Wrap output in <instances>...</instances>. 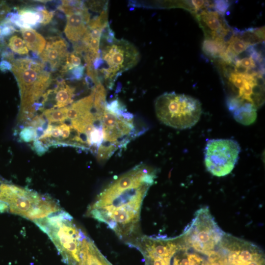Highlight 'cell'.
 Returning a JSON list of instances; mask_svg holds the SVG:
<instances>
[{"instance_id": "1", "label": "cell", "mask_w": 265, "mask_h": 265, "mask_svg": "<svg viewBox=\"0 0 265 265\" xmlns=\"http://www.w3.org/2000/svg\"><path fill=\"white\" fill-rule=\"evenodd\" d=\"M156 178V171L141 163L106 186L86 215L106 224L121 239H136L143 200Z\"/></svg>"}, {"instance_id": "2", "label": "cell", "mask_w": 265, "mask_h": 265, "mask_svg": "<svg viewBox=\"0 0 265 265\" xmlns=\"http://www.w3.org/2000/svg\"><path fill=\"white\" fill-rule=\"evenodd\" d=\"M61 210L49 197L4 182L0 185V212H9L34 222Z\"/></svg>"}, {"instance_id": "3", "label": "cell", "mask_w": 265, "mask_h": 265, "mask_svg": "<svg viewBox=\"0 0 265 265\" xmlns=\"http://www.w3.org/2000/svg\"><path fill=\"white\" fill-rule=\"evenodd\" d=\"M52 240L67 265H80L82 239L86 233L62 210L34 222Z\"/></svg>"}, {"instance_id": "4", "label": "cell", "mask_w": 265, "mask_h": 265, "mask_svg": "<svg viewBox=\"0 0 265 265\" xmlns=\"http://www.w3.org/2000/svg\"><path fill=\"white\" fill-rule=\"evenodd\" d=\"M155 109L162 123L179 130L194 126L202 113L198 100L174 92H165L159 96L155 101Z\"/></svg>"}, {"instance_id": "5", "label": "cell", "mask_w": 265, "mask_h": 265, "mask_svg": "<svg viewBox=\"0 0 265 265\" xmlns=\"http://www.w3.org/2000/svg\"><path fill=\"white\" fill-rule=\"evenodd\" d=\"M12 69L20 90V119L27 121L32 117L36 111L34 101L42 96L48 77L44 63L28 58L15 60Z\"/></svg>"}, {"instance_id": "6", "label": "cell", "mask_w": 265, "mask_h": 265, "mask_svg": "<svg viewBox=\"0 0 265 265\" xmlns=\"http://www.w3.org/2000/svg\"><path fill=\"white\" fill-rule=\"evenodd\" d=\"M225 233L204 207L195 212L181 237L183 246L208 256L216 250Z\"/></svg>"}, {"instance_id": "7", "label": "cell", "mask_w": 265, "mask_h": 265, "mask_svg": "<svg viewBox=\"0 0 265 265\" xmlns=\"http://www.w3.org/2000/svg\"><path fill=\"white\" fill-rule=\"evenodd\" d=\"M109 29L107 35H104L107 44L103 47L100 55L107 66L101 72L109 85L119 74L135 66L140 56L134 45L125 39H116Z\"/></svg>"}, {"instance_id": "8", "label": "cell", "mask_w": 265, "mask_h": 265, "mask_svg": "<svg viewBox=\"0 0 265 265\" xmlns=\"http://www.w3.org/2000/svg\"><path fill=\"white\" fill-rule=\"evenodd\" d=\"M240 147L231 139H213L208 141L204 150V161L207 170L216 177L230 174L237 163Z\"/></svg>"}, {"instance_id": "9", "label": "cell", "mask_w": 265, "mask_h": 265, "mask_svg": "<svg viewBox=\"0 0 265 265\" xmlns=\"http://www.w3.org/2000/svg\"><path fill=\"white\" fill-rule=\"evenodd\" d=\"M217 250L228 265H265L263 250L255 244L225 233Z\"/></svg>"}, {"instance_id": "10", "label": "cell", "mask_w": 265, "mask_h": 265, "mask_svg": "<svg viewBox=\"0 0 265 265\" xmlns=\"http://www.w3.org/2000/svg\"><path fill=\"white\" fill-rule=\"evenodd\" d=\"M142 253L145 265H171L172 259L182 247L181 236L175 238L143 237L132 243Z\"/></svg>"}, {"instance_id": "11", "label": "cell", "mask_w": 265, "mask_h": 265, "mask_svg": "<svg viewBox=\"0 0 265 265\" xmlns=\"http://www.w3.org/2000/svg\"><path fill=\"white\" fill-rule=\"evenodd\" d=\"M64 28L66 37L73 46L80 42L87 30V24L90 20L88 9L84 4L82 7L68 14Z\"/></svg>"}, {"instance_id": "12", "label": "cell", "mask_w": 265, "mask_h": 265, "mask_svg": "<svg viewBox=\"0 0 265 265\" xmlns=\"http://www.w3.org/2000/svg\"><path fill=\"white\" fill-rule=\"evenodd\" d=\"M197 18L204 30L206 38L220 39L227 43L226 37L231 31L221 15L216 11L204 10L197 15Z\"/></svg>"}, {"instance_id": "13", "label": "cell", "mask_w": 265, "mask_h": 265, "mask_svg": "<svg viewBox=\"0 0 265 265\" xmlns=\"http://www.w3.org/2000/svg\"><path fill=\"white\" fill-rule=\"evenodd\" d=\"M68 46L65 40L56 36L48 38L45 49L39 55L43 62L49 64L51 69H57L65 60L68 53Z\"/></svg>"}, {"instance_id": "14", "label": "cell", "mask_w": 265, "mask_h": 265, "mask_svg": "<svg viewBox=\"0 0 265 265\" xmlns=\"http://www.w3.org/2000/svg\"><path fill=\"white\" fill-rule=\"evenodd\" d=\"M203 255L183 246L174 256L172 265H206Z\"/></svg>"}, {"instance_id": "15", "label": "cell", "mask_w": 265, "mask_h": 265, "mask_svg": "<svg viewBox=\"0 0 265 265\" xmlns=\"http://www.w3.org/2000/svg\"><path fill=\"white\" fill-rule=\"evenodd\" d=\"M75 91V88L67 84L64 80H58L56 87L53 90L55 94L56 102L53 108H62L72 104Z\"/></svg>"}, {"instance_id": "16", "label": "cell", "mask_w": 265, "mask_h": 265, "mask_svg": "<svg viewBox=\"0 0 265 265\" xmlns=\"http://www.w3.org/2000/svg\"><path fill=\"white\" fill-rule=\"evenodd\" d=\"M21 32L27 48L40 55L46 45L44 37L32 28H21Z\"/></svg>"}, {"instance_id": "17", "label": "cell", "mask_w": 265, "mask_h": 265, "mask_svg": "<svg viewBox=\"0 0 265 265\" xmlns=\"http://www.w3.org/2000/svg\"><path fill=\"white\" fill-rule=\"evenodd\" d=\"M264 27L249 28L243 30H234V33L248 46H255L264 40Z\"/></svg>"}, {"instance_id": "18", "label": "cell", "mask_w": 265, "mask_h": 265, "mask_svg": "<svg viewBox=\"0 0 265 265\" xmlns=\"http://www.w3.org/2000/svg\"><path fill=\"white\" fill-rule=\"evenodd\" d=\"M227 46L228 44L223 41L205 38L202 44V51L209 57H221Z\"/></svg>"}, {"instance_id": "19", "label": "cell", "mask_w": 265, "mask_h": 265, "mask_svg": "<svg viewBox=\"0 0 265 265\" xmlns=\"http://www.w3.org/2000/svg\"><path fill=\"white\" fill-rule=\"evenodd\" d=\"M67 106L62 108H51L44 110L43 115L48 121L49 124L53 123H62L67 120Z\"/></svg>"}, {"instance_id": "20", "label": "cell", "mask_w": 265, "mask_h": 265, "mask_svg": "<svg viewBox=\"0 0 265 265\" xmlns=\"http://www.w3.org/2000/svg\"><path fill=\"white\" fill-rule=\"evenodd\" d=\"M21 20L31 27L39 23L40 17L38 10L36 8H25L19 11Z\"/></svg>"}, {"instance_id": "21", "label": "cell", "mask_w": 265, "mask_h": 265, "mask_svg": "<svg viewBox=\"0 0 265 265\" xmlns=\"http://www.w3.org/2000/svg\"><path fill=\"white\" fill-rule=\"evenodd\" d=\"M249 46L233 32L226 49L237 57L239 54L246 51Z\"/></svg>"}, {"instance_id": "22", "label": "cell", "mask_w": 265, "mask_h": 265, "mask_svg": "<svg viewBox=\"0 0 265 265\" xmlns=\"http://www.w3.org/2000/svg\"><path fill=\"white\" fill-rule=\"evenodd\" d=\"M8 45L12 51L19 54L25 55L28 53V50L25 41L16 35L10 38Z\"/></svg>"}, {"instance_id": "23", "label": "cell", "mask_w": 265, "mask_h": 265, "mask_svg": "<svg viewBox=\"0 0 265 265\" xmlns=\"http://www.w3.org/2000/svg\"><path fill=\"white\" fill-rule=\"evenodd\" d=\"M80 55L74 51L71 53H68L65 59V65L62 68V73H66L74 68L81 66Z\"/></svg>"}, {"instance_id": "24", "label": "cell", "mask_w": 265, "mask_h": 265, "mask_svg": "<svg viewBox=\"0 0 265 265\" xmlns=\"http://www.w3.org/2000/svg\"><path fill=\"white\" fill-rule=\"evenodd\" d=\"M20 137L25 142H30L36 139V131L35 128L28 126L23 128L20 133Z\"/></svg>"}, {"instance_id": "25", "label": "cell", "mask_w": 265, "mask_h": 265, "mask_svg": "<svg viewBox=\"0 0 265 265\" xmlns=\"http://www.w3.org/2000/svg\"><path fill=\"white\" fill-rule=\"evenodd\" d=\"M40 15L39 23L43 25L48 24L52 19L53 16V12L49 11L43 6H39L36 8Z\"/></svg>"}, {"instance_id": "26", "label": "cell", "mask_w": 265, "mask_h": 265, "mask_svg": "<svg viewBox=\"0 0 265 265\" xmlns=\"http://www.w3.org/2000/svg\"><path fill=\"white\" fill-rule=\"evenodd\" d=\"M213 2V6L218 13L223 15L228 10L229 3L227 0H215Z\"/></svg>"}, {"instance_id": "27", "label": "cell", "mask_w": 265, "mask_h": 265, "mask_svg": "<svg viewBox=\"0 0 265 265\" xmlns=\"http://www.w3.org/2000/svg\"><path fill=\"white\" fill-rule=\"evenodd\" d=\"M15 31L17 30L15 27L8 22H5L0 26V35L1 36H7Z\"/></svg>"}, {"instance_id": "28", "label": "cell", "mask_w": 265, "mask_h": 265, "mask_svg": "<svg viewBox=\"0 0 265 265\" xmlns=\"http://www.w3.org/2000/svg\"><path fill=\"white\" fill-rule=\"evenodd\" d=\"M58 126L61 132V137L62 139H67L70 137L71 130L69 125L62 123Z\"/></svg>"}, {"instance_id": "29", "label": "cell", "mask_w": 265, "mask_h": 265, "mask_svg": "<svg viewBox=\"0 0 265 265\" xmlns=\"http://www.w3.org/2000/svg\"><path fill=\"white\" fill-rule=\"evenodd\" d=\"M33 147L34 150L39 154H44L48 149V147L39 139L35 140Z\"/></svg>"}, {"instance_id": "30", "label": "cell", "mask_w": 265, "mask_h": 265, "mask_svg": "<svg viewBox=\"0 0 265 265\" xmlns=\"http://www.w3.org/2000/svg\"><path fill=\"white\" fill-rule=\"evenodd\" d=\"M85 66L81 65L70 70L73 79L80 80L83 76Z\"/></svg>"}, {"instance_id": "31", "label": "cell", "mask_w": 265, "mask_h": 265, "mask_svg": "<svg viewBox=\"0 0 265 265\" xmlns=\"http://www.w3.org/2000/svg\"><path fill=\"white\" fill-rule=\"evenodd\" d=\"M191 3L195 10H200L202 8L210 6L207 1L204 0H192Z\"/></svg>"}, {"instance_id": "32", "label": "cell", "mask_w": 265, "mask_h": 265, "mask_svg": "<svg viewBox=\"0 0 265 265\" xmlns=\"http://www.w3.org/2000/svg\"><path fill=\"white\" fill-rule=\"evenodd\" d=\"M51 137L54 138L61 137V132L59 126H53L51 132Z\"/></svg>"}, {"instance_id": "33", "label": "cell", "mask_w": 265, "mask_h": 265, "mask_svg": "<svg viewBox=\"0 0 265 265\" xmlns=\"http://www.w3.org/2000/svg\"><path fill=\"white\" fill-rule=\"evenodd\" d=\"M11 68V65L6 61H2L0 62V69L3 71L10 70Z\"/></svg>"}]
</instances>
